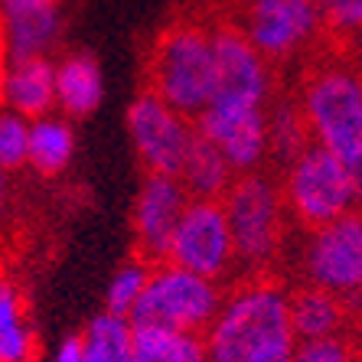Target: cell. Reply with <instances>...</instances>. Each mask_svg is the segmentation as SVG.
Wrapping results in <instances>:
<instances>
[{"mask_svg": "<svg viewBox=\"0 0 362 362\" xmlns=\"http://www.w3.org/2000/svg\"><path fill=\"white\" fill-rule=\"evenodd\" d=\"M206 333L209 362H294L291 300L274 284H248L228 297Z\"/></svg>", "mask_w": 362, "mask_h": 362, "instance_id": "obj_1", "label": "cell"}, {"mask_svg": "<svg viewBox=\"0 0 362 362\" xmlns=\"http://www.w3.org/2000/svg\"><path fill=\"white\" fill-rule=\"evenodd\" d=\"M151 92L183 118H196L216 92V62L206 26L173 23L151 52Z\"/></svg>", "mask_w": 362, "mask_h": 362, "instance_id": "obj_2", "label": "cell"}, {"mask_svg": "<svg viewBox=\"0 0 362 362\" xmlns=\"http://www.w3.org/2000/svg\"><path fill=\"white\" fill-rule=\"evenodd\" d=\"M313 144L327 147L356 177L362 173V76L346 66L317 69L300 95Z\"/></svg>", "mask_w": 362, "mask_h": 362, "instance_id": "obj_3", "label": "cell"}, {"mask_svg": "<svg viewBox=\"0 0 362 362\" xmlns=\"http://www.w3.org/2000/svg\"><path fill=\"white\" fill-rule=\"evenodd\" d=\"M284 196L297 222L307 228L339 219L346 212H353L356 202L362 199L359 177L320 144H310L287 167Z\"/></svg>", "mask_w": 362, "mask_h": 362, "instance_id": "obj_4", "label": "cell"}, {"mask_svg": "<svg viewBox=\"0 0 362 362\" xmlns=\"http://www.w3.org/2000/svg\"><path fill=\"white\" fill-rule=\"evenodd\" d=\"M222 297L216 281L193 274L186 268H177L170 262H160L147 274L141 300H137L131 323H147V327H170L199 333L219 313Z\"/></svg>", "mask_w": 362, "mask_h": 362, "instance_id": "obj_5", "label": "cell"}, {"mask_svg": "<svg viewBox=\"0 0 362 362\" xmlns=\"http://www.w3.org/2000/svg\"><path fill=\"white\" fill-rule=\"evenodd\" d=\"M300 264L313 287L339 297L343 307H362V212L310 228Z\"/></svg>", "mask_w": 362, "mask_h": 362, "instance_id": "obj_6", "label": "cell"}, {"mask_svg": "<svg viewBox=\"0 0 362 362\" xmlns=\"http://www.w3.org/2000/svg\"><path fill=\"white\" fill-rule=\"evenodd\" d=\"M222 206H226L232 248H235L238 262L252 264V268L271 262L281 242V226H284L278 186L262 173H245L232 180V186L222 196Z\"/></svg>", "mask_w": 362, "mask_h": 362, "instance_id": "obj_7", "label": "cell"}, {"mask_svg": "<svg viewBox=\"0 0 362 362\" xmlns=\"http://www.w3.org/2000/svg\"><path fill=\"white\" fill-rule=\"evenodd\" d=\"M232 232H228L222 199H189L167 245L163 262L216 281L232 264Z\"/></svg>", "mask_w": 362, "mask_h": 362, "instance_id": "obj_8", "label": "cell"}, {"mask_svg": "<svg viewBox=\"0 0 362 362\" xmlns=\"http://www.w3.org/2000/svg\"><path fill=\"white\" fill-rule=\"evenodd\" d=\"M127 131H131V144H134V151L141 157V163L147 167V173L180 177L186 151H189L196 134V127L180 111H173L167 101L157 98L147 88L127 108Z\"/></svg>", "mask_w": 362, "mask_h": 362, "instance_id": "obj_9", "label": "cell"}, {"mask_svg": "<svg viewBox=\"0 0 362 362\" xmlns=\"http://www.w3.org/2000/svg\"><path fill=\"white\" fill-rule=\"evenodd\" d=\"M212 62H216V92L209 105L226 108H264L271 88L268 62L255 49L238 26L209 30Z\"/></svg>", "mask_w": 362, "mask_h": 362, "instance_id": "obj_10", "label": "cell"}, {"mask_svg": "<svg viewBox=\"0 0 362 362\" xmlns=\"http://www.w3.org/2000/svg\"><path fill=\"white\" fill-rule=\"evenodd\" d=\"M320 26L317 0H252L242 33L264 59H284L297 52Z\"/></svg>", "mask_w": 362, "mask_h": 362, "instance_id": "obj_11", "label": "cell"}, {"mask_svg": "<svg viewBox=\"0 0 362 362\" xmlns=\"http://www.w3.org/2000/svg\"><path fill=\"white\" fill-rule=\"evenodd\" d=\"M196 134L216 144L232 163V170L248 173L268 153V111L206 105L196 115Z\"/></svg>", "mask_w": 362, "mask_h": 362, "instance_id": "obj_12", "label": "cell"}, {"mask_svg": "<svg viewBox=\"0 0 362 362\" xmlns=\"http://www.w3.org/2000/svg\"><path fill=\"white\" fill-rule=\"evenodd\" d=\"M186 202H189V193L180 183V177L147 173L134 202V235L141 252L151 262H163L167 258L170 235H173V228H177L180 216H183Z\"/></svg>", "mask_w": 362, "mask_h": 362, "instance_id": "obj_13", "label": "cell"}, {"mask_svg": "<svg viewBox=\"0 0 362 362\" xmlns=\"http://www.w3.org/2000/svg\"><path fill=\"white\" fill-rule=\"evenodd\" d=\"M0 105L30 121L56 111V62L49 56L10 59L0 85Z\"/></svg>", "mask_w": 362, "mask_h": 362, "instance_id": "obj_14", "label": "cell"}, {"mask_svg": "<svg viewBox=\"0 0 362 362\" xmlns=\"http://www.w3.org/2000/svg\"><path fill=\"white\" fill-rule=\"evenodd\" d=\"M62 36V13L56 7H30L0 13V40L10 59L49 56Z\"/></svg>", "mask_w": 362, "mask_h": 362, "instance_id": "obj_15", "label": "cell"}, {"mask_svg": "<svg viewBox=\"0 0 362 362\" xmlns=\"http://www.w3.org/2000/svg\"><path fill=\"white\" fill-rule=\"evenodd\" d=\"M105 78L88 52H69L56 62V111L62 118H88L101 105Z\"/></svg>", "mask_w": 362, "mask_h": 362, "instance_id": "obj_16", "label": "cell"}, {"mask_svg": "<svg viewBox=\"0 0 362 362\" xmlns=\"http://www.w3.org/2000/svg\"><path fill=\"white\" fill-rule=\"evenodd\" d=\"M76 157V131L72 121L62 118L59 111H49L42 118L30 121V151L26 163L42 177H59Z\"/></svg>", "mask_w": 362, "mask_h": 362, "instance_id": "obj_17", "label": "cell"}, {"mask_svg": "<svg viewBox=\"0 0 362 362\" xmlns=\"http://www.w3.org/2000/svg\"><path fill=\"white\" fill-rule=\"evenodd\" d=\"M36 329L17 281L0 274V362H33Z\"/></svg>", "mask_w": 362, "mask_h": 362, "instance_id": "obj_18", "label": "cell"}, {"mask_svg": "<svg viewBox=\"0 0 362 362\" xmlns=\"http://www.w3.org/2000/svg\"><path fill=\"white\" fill-rule=\"evenodd\" d=\"M232 163L226 153L202 134H193V144L186 151L183 170H180V183L193 199H222L226 189L232 186Z\"/></svg>", "mask_w": 362, "mask_h": 362, "instance_id": "obj_19", "label": "cell"}, {"mask_svg": "<svg viewBox=\"0 0 362 362\" xmlns=\"http://www.w3.org/2000/svg\"><path fill=\"white\" fill-rule=\"evenodd\" d=\"M131 327H134V362H209L206 339L199 333L147 327V323H131Z\"/></svg>", "mask_w": 362, "mask_h": 362, "instance_id": "obj_20", "label": "cell"}, {"mask_svg": "<svg viewBox=\"0 0 362 362\" xmlns=\"http://www.w3.org/2000/svg\"><path fill=\"white\" fill-rule=\"evenodd\" d=\"M343 300L333 297L329 291L320 287H307L300 294L291 297V327H294L297 339H327L337 333V327L343 323Z\"/></svg>", "mask_w": 362, "mask_h": 362, "instance_id": "obj_21", "label": "cell"}, {"mask_svg": "<svg viewBox=\"0 0 362 362\" xmlns=\"http://www.w3.org/2000/svg\"><path fill=\"white\" fill-rule=\"evenodd\" d=\"M85 362H134V327L127 317L98 313L78 337Z\"/></svg>", "mask_w": 362, "mask_h": 362, "instance_id": "obj_22", "label": "cell"}, {"mask_svg": "<svg viewBox=\"0 0 362 362\" xmlns=\"http://www.w3.org/2000/svg\"><path fill=\"white\" fill-rule=\"evenodd\" d=\"M310 127L303 121V111L297 101H278L268 115V151L274 160L291 167L307 147H310Z\"/></svg>", "mask_w": 362, "mask_h": 362, "instance_id": "obj_23", "label": "cell"}, {"mask_svg": "<svg viewBox=\"0 0 362 362\" xmlns=\"http://www.w3.org/2000/svg\"><path fill=\"white\" fill-rule=\"evenodd\" d=\"M147 274H151L147 264H137V262L124 264V268L111 278L108 291H105V310L131 320V313H134L137 300H141L144 287H147Z\"/></svg>", "mask_w": 362, "mask_h": 362, "instance_id": "obj_24", "label": "cell"}, {"mask_svg": "<svg viewBox=\"0 0 362 362\" xmlns=\"http://www.w3.org/2000/svg\"><path fill=\"white\" fill-rule=\"evenodd\" d=\"M26 151H30V118L0 105V173L26 167Z\"/></svg>", "mask_w": 362, "mask_h": 362, "instance_id": "obj_25", "label": "cell"}, {"mask_svg": "<svg viewBox=\"0 0 362 362\" xmlns=\"http://www.w3.org/2000/svg\"><path fill=\"white\" fill-rule=\"evenodd\" d=\"M317 7H320V20H327L329 30H337V33L362 30V0H317Z\"/></svg>", "mask_w": 362, "mask_h": 362, "instance_id": "obj_26", "label": "cell"}, {"mask_svg": "<svg viewBox=\"0 0 362 362\" xmlns=\"http://www.w3.org/2000/svg\"><path fill=\"white\" fill-rule=\"evenodd\" d=\"M294 362H353V353L337 337L307 339V343H300L294 349Z\"/></svg>", "mask_w": 362, "mask_h": 362, "instance_id": "obj_27", "label": "cell"}, {"mask_svg": "<svg viewBox=\"0 0 362 362\" xmlns=\"http://www.w3.org/2000/svg\"><path fill=\"white\" fill-rule=\"evenodd\" d=\"M49 362H85L82 356V343H78V337H69L66 343H59V349L52 353Z\"/></svg>", "mask_w": 362, "mask_h": 362, "instance_id": "obj_28", "label": "cell"}, {"mask_svg": "<svg viewBox=\"0 0 362 362\" xmlns=\"http://www.w3.org/2000/svg\"><path fill=\"white\" fill-rule=\"evenodd\" d=\"M59 0H0V13L10 10H30V7H56Z\"/></svg>", "mask_w": 362, "mask_h": 362, "instance_id": "obj_29", "label": "cell"}, {"mask_svg": "<svg viewBox=\"0 0 362 362\" xmlns=\"http://www.w3.org/2000/svg\"><path fill=\"white\" fill-rule=\"evenodd\" d=\"M7 209H10V183H7V173H0V228L7 222Z\"/></svg>", "mask_w": 362, "mask_h": 362, "instance_id": "obj_30", "label": "cell"}, {"mask_svg": "<svg viewBox=\"0 0 362 362\" xmlns=\"http://www.w3.org/2000/svg\"><path fill=\"white\" fill-rule=\"evenodd\" d=\"M7 62H10V56H7V49H4V40H0V85H4V72H7Z\"/></svg>", "mask_w": 362, "mask_h": 362, "instance_id": "obj_31", "label": "cell"}, {"mask_svg": "<svg viewBox=\"0 0 362 362\" xmlns=\"http://www.w3.org/2000/svg\"><path fill=\"white\" fill-rule=\"evenodd\" d=\"M359 193H362V173H359Z\"/></svg>", "mask_w": 362, "mask_h": 362, "instance_id": "obj_32", "label": "cell"}]
</instances>
